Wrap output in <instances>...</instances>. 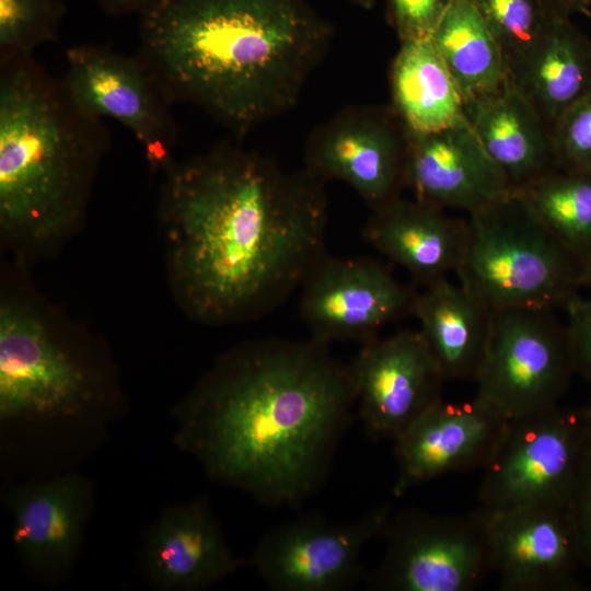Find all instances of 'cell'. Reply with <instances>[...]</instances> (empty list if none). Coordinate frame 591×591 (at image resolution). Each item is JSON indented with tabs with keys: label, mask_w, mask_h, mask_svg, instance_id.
<instances>
[{
	"label": "cell",
	"mask_w": 591,
	"mask_h": 591,
	"mask_svg": "<svg viewBox=\"0 0 591 591\" xmlns=\"http://www.w3.org/2000/svg\"><path fill=\"white\" fill-rule=\"evenodd\" d=\"M467 121L513 192L558 170L552 131L510 80L465 104Z\"/></svg>",
	"instance_id": "44dd1931"
},
{
	"label": "cell",
	"mask_w": 591,
	"mask_h": 591,
	"mask_svg": "<svg viewBox=\"0 0 591 591\" xmlns=\"http://www.w3.org/2000/svg\"><path fill=\"white\" fill-rule=\"evenodd\" d=\"M406 187L415 199L466 215L513 192L468 121L408 132Z\"/></svg>",
	"instance_id": "e0dca14e"
},
{
	"label": "cell",
	"mask_w": 591,
	"mask_h": 591,
	"mask_svg": "<svg viewBox=\"0 0 591 591\" xmlns=\"http://www.w3.org/2000/svg\"><path fill=\"white\" fill-rule=\"evenodd\" d=\"M60 78L84 112L119 123L137 139L153 171L173 162L177 126L173 102L139 55L129 56L101 44H79L65 54Z\"/></svg>",
	"instance_id": "30bf717a"
},
{
	"label": "cell",
	"mask_w": 591,
	"mask_h": 591,
	"mask_svg": "<svg viewBox=\"0 0 591 591\" xmlns=\"http://www.w3.org/2000/svg\"><path fill=\"white\" fill-rule=\"evenodd\" d=\"M591 456L584 407L560 405L511 419L478 490L488 512L525 506L570 507Z\"/></svg>",
	"instance_id": "8992f818"
},
{
	"label": "cell",
	"mask_w": 591,
	"mask_h": 591,
	"mask_svg": "<svg viewBox=\"0 0 591 591\" xmlns=\"http://www.w3.org/2000/svg\"><path fill=\"white\" fill-rule=\"evenodd\" d=\"M581 1H582L583 5H584L587 12L591 11V0H581Z\"/></svg>",
	"instance_id": "74e56055"
},
{
	"label": "cell",
	"mask_w": 591,
	"mask_h": 591,
	"mask_svg": "<svg viewBox=\"0 0 591 591\" xmlns=\"http://www.w3.org/2000/svg\"><path fill=\"white\" fill-rule=\"evenodd\" d=\"M146 575L163 591H198L248 564L228 545L206 497L162 510L143 547Z\"/></svg>",
	"instance_id": "ac0fdd59"
},
{
	"label": "cell",
	"mask_w": 591,
	"mask_h": 591,
	"mask_svg": "<svg viewBox=\"0 0 591 591\" xmlns=\"http://www.w3.org/2000/svg\"><path fill=\"white\" fill-rule=\"evenodd\" d=\"M509 421L477 397L465 402L440 399L394 441L398 464L394 495L403 496L449 473L483 470Z\"/></svg>",
	"instance_id": "2e32d148"
},
{
	"label": "cell",
	"mask_w": 591,
	"mask_h": 591,
	"mask_svg": "<svg viewBox=\"0 0 591 591\" xmlns=\"http://www.w3.org/2000/svg\"><path fill=\"white\" fill-rule=\"evenodd\" d=\"M518 193L588 271L591 263V170H556Z\"/></svg>",
	"instance_id": "484cf974"
},
{
	"label": "cell",
	"mask_w": 591,
	"mask_h": 591,
	"mask_svg": "<svg viewBox=\"0 0 591 591\" xmlns=\"http://www.w3.org/2000/svg\"><path fill=\"white\" fill-rule=\"evenodd\" d=\"M390 77L394 111L408 132L467 121L461 91L431 37L402 42Z\"/></svg>",
	"instance_id": "cb8c5ba5"
},
{
	"label": "cell",
	"mask_w": 591,
	"mask_h": 591,
	"mask_svg": "<svg viewBox=\"0 0 591 591\" xmlns=\"http://www.w3.org/2000/svg\"><path fill=\"white\" fill-rule=\"evenodd\" d=\"M390 508L345 523L306 514L267 532L248 564L276 591H340L361 577V554L382 534Z\"/></svg>",
	"instance_id": "7c38bea8"
},
{
	"label": "cell",
	"mask_w": 591,
	"mask_h": 591,
	"mask_svg": "<svg viewBox=\"0 0 591 591\" xmlns=\"http://www.w3.org/2000/svg\"><path fill=\"white\" fill-rule=\"evenodd\" d=\"M66 14L62 0H0V60L32 57L56 40Z\"/></svg>",
	"instance_id": "83f0119b"
},
{
	"label": "cell",
	"mask_w": 591,
	"mask_h": 591,
	"mask_svg": "<svg viewBox=\"0 0 591 591\" xmlns=\"http://www.w3.org/2000/svg\"><path fill=\"white\" fill-rule=\"evenodd\" d=\"M103 12L113 16L139 14L150 0H92Z\"/></svg>",
	"instance_id": "d6a6232c"
},
{
	"label": "cell",
	"mask_w": 591,
	"mask_h": 591,
	"mask_svg": "<svg viewBox=\"0 0 591 591\" xmlns=\"http://www.w3.org/2000/svg\"><path fill=\"white\" fill-rule=\"evenodd\" d=\"M511 72L543 38L554 15L541 0H473Z\"/></svg>",
	"instance_id": "4316f807"
},
{
	"label": "cell",
	"mask_w": 591,
	"mask_h": 591,
	"mask_svg": "<svg viewBox=\"0 0 591 591\" xmlns=\"http://www.w3.org/2000/svg\"><path fill=\"white\" fill-rule=\"evenodd\" d=\"M564 311L575 372L591 384V293L578 294Z\"/></svg>",
	"instance_id": "4dcf8cb0"
},
{
	"label": "cell",
	"mask_w": 591,
	"mask_h": 591,
	"mask_svg": "<svg viewBox=\"0 0 591 591\" xmlns=\"http://www.w3.org/2000/svg\"><path fill=\"white\" fill-rule=\"evenodd\" d=\"M356 393L328 345L260 338L220 356L175 409V441L213 479L292 506L326 478Z\"/></svg>",
	"instance_id": "7a4b0ae2"
},
{
	"label": "cell",
	"mask_w": 591,
	"mask_h": 591,
	"mask_svg": "<svg viewBox=\"0 0 591 591\" xmlns=\"http://www.w3.org/2000/svg\"><path fill=\"white\" fill-rule=\"evenodd\" d=\"M584 409H586V413L588 415L590 427H591V399H590L589 404L584 407Z\"/></svg>",
	"instance_id": "8d00e7d4"
},
{
	"label": "cell",
	"mask_w": 591,
	"mask_h": 591,
	"mask_svg": "<svg viewBox=\"0 0 591 591\" xmlns=\"http://www.w3.org/2000/svg\"><path fill=\"white\" fill-rule=\"evenodd\" d=\"M554 16L572 18L573 14L587 12L581 0H541Z\"/></svg>",
	"instance_id": "836d02e7"
},
{
	"label": "cell",
	"mask_w": 591,
	"mask_h": 591,
	"mask_svg": "<svg viewBox=\"0 0 591 591\" xmlns=\"http://www.w3.org/2000/svg\"><path fill=\"white\" fill-rule=\"evenodd\" d=\"M349 364L359 416L373 439L395 441L442 399L445 379L419 329L361 344Z\"/></svg>",
	"instance_id": "5bb4252c"
},
{
	"label": "cell",
	"mask_w": 591,
	"mask_h": 591,
	"mask_svg": "<svg viewBox=\"0 0 591 591\" xmlns=\"http://www.w3.org/2000/svg\"><path fill=\"white\" fill-rule=\"evenodd\" d=\"M573 374L567 327L555 311H493L475 397L511 420L559 405Z\"/></svg>",
	"instance_id": "52a82bcc"
},
{
	"label": "cell",
	"mask_w": 591,
	"mask_h": 591,
	"mask_svg": "<svg viewBox=\"0 0 591 591\" xmlns=\"http://www.w3.org/2000/svg\"><path fill=\"white\" fill-rule=\"evenodd\" d=\"M431 39L465 104L496 93L511 80L503 54L473 0H452Z\"/></svg>",
	"instance_id": "d4e9b609"
},
{
	"label": "cell",
	"mask_w": 591,
	"mask_h": 591,
	"mask_svg": "<svg viewBox=\"0 0 591 591\" xmlns=\"http://www.w3.org/2000/svg\"><path fill=\"white\" fill-rule=\"evenodd\" d=\"M413 316L445 380H475L493 310L448 278L417 290Z\"/></svg>",
	"instance_id": "7402d4cb"
},
{
	"label": "cell",
	"mask_w": 591,
	"mask_h": 591,
	"mask_svg": "<svg viewBox=\"0 0 591 591\" xmlns=\"http://www.w3.org/2000/svg\"><path fill=\"white\" fill-rule=\"evenodd\" d=\"M452 0H389V13L402 42L431 37Z\"/></svg>",
	"instance_id": "f546056e"
},
{
	"label": "cell",
	"mask_w": 591,
	"mask_h": 591,
	"mask_svg": "<svg viewBox=\"0 0 591 591\" xmlns=\"http://www.w3.org/2000/svg\"><path fill=\"white\" fill-rule=\"evenodd\" d=\"M109 144L103 119L81 109L32 57L0 60V228L22 250L54 246L83 219Z\"/></svg>",
	"instance_id": "277c9868"
},
{
	"label": "cell",
	"mask_w": 591,
	"mask_h": 591,
	"mask_svg": "<svg viewBox=\"0 0 591 591\" xmlns=\"http://www.w3.org/2000/svg\"><path fill=\"white\" fill-rule=\"evenodd\" d=\"M408 131L396 112L354 107L339 112L310 137L305 170L348 184L373 210L406 187Z\"/></svg>",
	"instance_id": "4fadbf2b"
},
{
	"label": "cell",
	"mask_w": 591,
	"mask_h": 591,
	"mask_svg": "<svg viewBox=\"0 0 591 591\" xmlns=\"http://www.w3.org/2000/svg\"><path fill=\"white\" fill-rule=\"evenodd\" d=\"M491 572L505 591H576L582 564L570 507L488 512Z\"/></svg>",
	"instance_id": "9a60e30c"
},
{
	"label": "cell",
	"mask_w": 591,
	"mask_h": 591,
	"mask_svg": "<svg viewBox=\"0 0 591 591\" xmlns=\"http://www.w3.org/2000/svg\"><path fill=\"white\" fill-rule=\"evenodd\" d=\"M586 288H588L590 293H591V263H590V265L588 267V271H587Z\"/></svg>",
	"instance_id": "d590c367"
},
{
	"label": "cell",
	"mask_w": 591,
	"mask_h": 591,
	"mask_svg": "<svg viewBox=\"0 0 591 591\" xmlns=\"http://www.w3.org/2000/svg\"><path fill=\"white\" fill-rule=\"evenodd\" d=\"M584 15L591 20V11L587 12Z\"/></svg>",
	"instance_id": "f35d334b"
},
{
	"label": "cell",
	"mask_w": 591,
	"mask_h": 591,
	"mask_svg": "<svg viewBox=\"0 0 591 591\" xmlns=\"http://www.w3.org/2000/svg\"><path fill=\"white\" fill-rule=\"evenodd\" d=\"M299 289L301 318L311 338L325 345L378 337L385 325L412 315L417 293L374 257H335L328 252Z\"/></svg>",
	"instance_id": "8fae6325"
},
{
	"label": "cell",
	"mask_w": 591,
	"mask_h": 591,
	"mask_svg": "<svg viewBox=\"0 0 591 591\" xmlns=\"http://www.w3.org/2000/svg\"><path fill=\"white\" fill-rule=\"evenodd\" d=\"M90 376L30 303L0 304V417L76 416L91 401Z\"/></svg>",
	"instance_id": "9c48e42d"
},
{
	"label": "cell",
	"mask_w": 591,
	"mask_h": 591,
	"mask_svg": "<svg viewBox=\"0 0 591 591\" xmlns=\"http://www.w3.org/2000/svg\"><path fill=\"white\" fill-rule=\"evenodd\" d=\"M459 283L489 309L556 311L586 288L587 267L518 192L467 213Z\"/></svg>",
	"instance_id": "5b68a950"
},
{
	"label": "cell",
	"mask_w": 591,
	"mask_h": 591,
	"mask_svg": "<svg viewBox=\"0 0 591 591\" xmlns=\"http://www.w3.org/2000/svg\"><path fill=\"white\" fill-rule=\"evenodd\" d=\"M510 79L552 131L563 113L591 90V40L571 18L553 16Z\"/></svg>",
	"instance_id": "603a6c76"
},
{
	"label": "cell",
	"mask_w": 591,
	"mask_h": 591,
	"mask_svg": "<svg viewBox=\"0 0 591 591\" xmlns=\"http://www.w3.org/2000/svg\"><path fill=\"white\" fill-rule=\"evenodd\" d=\"M364 242L390 262L403 267L415 285L427 286L456 273L463 259L466 218L418 199L396 198L366 221Z\"/></svg>",
	"instance_id": "ffe728a7"
},
{
	"label": "cell",
	"mask_w": 591,
	"mask_h": 591,
	"mask_svg": "<svg viewBox=\"0 0 591 591\" xmlns=\"http://www.w3.org/2000/svg\"><path fill=\"white\" fill-rule=\"evenodd\" d=\"M582 564L591 568V456L570 503Z\"/></svg>",
	"instance_id": "1f68e13d"
},
{
	"label": "cell",
	"mask_w": 591,
	"mask_h": 591,
	"mask_svg": "<svg viewBox=\"0 0 591 591\" xmlns=\"http://www.w3.org/2000/svg\"><path fill=\"white\" fill-rule=\"evenodd\" d=\"M161 219L173 291L210 325L268 315L326 251L324 182L220 144L166 170Z\"/></svg>",
	"instance_id": "6da1fadb"
},
{
	"label": "cell",
	"mask_w": 591,
	"mask_h": 591,
	"mask_svg": "<svg viewBox=\"0 0 591 591\" xmlns=\"http://www.w3.org/2000/svg\"><path fill=\"white\" fill-rule=\"evenodd\" d=\"M5 502L12 518V538L23 559L46 575L68 569L89 518V480L78 473L63 474L16 487Z\"/></svg>",
	"instance_id": "d6986e66"
},
{
	"label": "cell",
	"mask_w": 591,
	"mask_h": 591,
	"mask_svg": "<svg viewBox=\"0 0 591 591\" xmlns=\"http://www.w3.org/2000/svg\"><path fill=\"white\" fill-rule=\"evenodd\" d=\"M138 15V55L171 101L239 134L296 105L333 35L308 0H150Z\"/></svg>",
	"instance_id": "3957f363"
},
{
	"label": "cell",
	"mask_w": 591,
	"mask_h": 591,
	"mask_svg": "<svg viewBox=\"0 0 591 591\" xmlns=\"http://www.w3.org/2000/svg\"><path fill=\"white\" fill-rule=\"evenodd\" d=\"M350 1L362 9H371L376 2V0H350Z\"/></svg>",
	"instance_id": "e575fe53"
},
{
	"label": "cell",
	"mask_w": 591,
	"mask_h": 591,
	"mask_svg": "<svg viewBox=\"0 0 591 591\" xmlns=\"http://www.w3.org/2000/svg\"><path fill=\"white\" fill-rule=\"evenodd\" d=\"M485 509L464 517L406 510L387 520L371 590L468 591L491 572Z\"/></svg>",
	"instance_id": "ba28073f"
},
{
	"label": "cell",
	"mask_w": 591,
	"mask_h": 591,
	"mask_svg": "<svg viewBox=\"0 0 591 591\" xmlns=\"http://www.w3.org/2000/svg\"><path fill=\"white\" fill-rule=\"evenodd\" d=\"M552 140L558 170H591V90L556 120Z\"/></svg>",
	"instance_id": "f1b7e54d"
}]
</instances>
